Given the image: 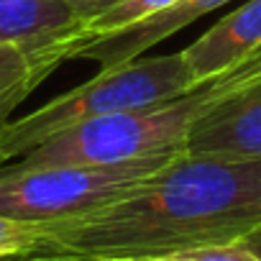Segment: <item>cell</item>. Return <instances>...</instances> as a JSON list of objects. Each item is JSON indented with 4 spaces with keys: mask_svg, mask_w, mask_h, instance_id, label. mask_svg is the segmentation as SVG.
<instances>
[{
    "mask_svg": "<svg viewBox=\"0 0 261 261\" xmlns=\"http://www.w3.org/2000/svg\"><path fill=\"white\" fill-rule=\"evenodd\" d=\"M261 228V159L225 162L179 151L128 197L46 225L26 261H154L246 241Z\"/></svg>",
    "mask_w": 261,
    "mask_h": 261,
    "instance_id": "obj_1",
    "label": "cell"
},
{
    "mask_svg": "<svg viewBox=\"0 0 261 261\" xmlns=\"http://www.w3.org/2000/svg\"><path fill=\"white\" fill-rule=\"evenodd\" d=\"M192 80L179 54L141 57L100 69L92 80L49 100L39 110L0 125V167L13 164L57 134L125 110L172 102L192 92Z\"/></svg>",
    "mask_w": 261,
    "mask_h": 261,
    "instance_id": "obj_2",
    "label": "cell"
},
{
    "mask_svg": "<svg viewBox=\"0 0 261 261\" xmlns=\"http://www.w3.org/2000/svg\"><path fill=\"white\" fill-rule=\"evenodd\" d=\"M218 100L213 85H202L172 102L125 110L74 125L31 149L13 162L18 169L74 167V164H120L156 154L179 151L190 125Z\"/></svg>",
    "mask_w": 261,
    "mask_h": 261,
    "instance_id": "obj_3",
    "label": "cell"
},
{
    "mask_svg": "<svg viewBox=\"0 0 261 261\" xmlns=\"http://www.w3.org/2000/svg\"><path fill=\"white\" fill-rule=\"evenodd\" d=\"M179 151L120 164H74L44 169H18L6 164L0 167V215L39 225L87 218L144 187Z\"/></svg>",
    "mask_w": 261,
    "mask_h": 261,
    "instance_id": "obj_4",
    "label": "cell"
},
{
    "mask_svg": "<svg viewBox=\"0 0 261 261\" xmlns=\"http://www.w3.org/2000/svg\"><path fill=\"white\" fill-rule=\"evenodd\" d=\"M182 151L225 162L261 159V77L215 100L190 125Z\"/></svg>",
    "mask_w": 261,
    "mask_h": 261,
    "instance_id": "obj_5",
    "label": "cell"
},
{
    "mask_svg": "<svg viewBox=\"0 0 261 261\" xmlns=\"http://www.w3.org/2000/svg\"><path fill=\"white\" fill-rule=\"evenodd\" d=\"M85 23L67 0H0V46H16L51 69Z\"/></svg>",
    "mask_w": 261,
    "mask_h": 261,
    "instance_id": "obj_6",
    "label": "cell"
},
{
    "mask_svg": "<svg viewBox=\"0 0 261 261\" xmlns=\"http://www.w3.org/2000/svg\"><path fill=\"white\" fill-rule=\"evenodd\" d=\"M225 3H230V0H179V3L172 6L169 11H164L154 18H146L136 26H128L123 31L72 41L64 49L62 62L87 59V62H97L100 69H108V67H118V64H125V62L141 59L151 46L162 44L172 34L187 29L190 23H195L197 18L218 11Z\"/></svg>",
    "mask_w": 261,
    "mask_h": 261,
    "instance_id": "obj_7",
    "label": "cell"
},
{
    "mask_svg": "<svg viewBox=\"0 0 261 261\" xmlns=\"http://www.w3.org/2000/svg\"><path fill=\"white\" fill-rule=\"evenodd\" d=\"M261 46V0H248L182 49L192 87H202Z\"/></svg>",
    "mask_w": 261,
    "mask_h": 261,
    "instance_id": "obj_8",
    "label": "cell"
},
{
    "mask_svg": "<svg viewBox=\"0 0 261 261\" xmlns=\"http://www.w3.org/2000/svg\"><path fill=\"white\" fill-rule=\"evenodd\" d=\"M54 69L16 46H0V125L8 123V115L51 74Z\"/></svg>",
    "mask_w": 261,
    "mask_h": 261,
    "instance_id": "obj_9",
    "label": "cell"
},
{
    "mask_svg": "<svg viewBox=\"0 0 261 261\" xmlns=\"http://www.w3.org/2000/svg\"><path fill=\"white\" fill-rule=\"evenodd\" d=\"M177 3L179 0H120V3L113 6L108 13H102L100 18L90 21L77 39H92V36H105V34L123 31L128 26H136V23H141L146 18H154V16L169 11Z\"/></svg>",
    "mask_w": 261,
    "mask_h": 261,
    "instance_id": "obj_10",
    "label": "cell"
},
{
    "mask_svg": "<svg viewBox=\"0 0 261 261\" xmlns=\"http://www.w3.org/2000/svg\"><path fill=\"white\" fill-rule=\"evenodd\" d=\"M46 236V225L0 215V258L29 256Z\"/></svg>",
    "mask_w": 261,
    "mask_h": 261,
    "instance_id": "obj_11",
    "label": "cell"
},
{
    "mask_svg": "<svg viewBox=\"0 0 261 261\" xmlns=\"http://www.w3.org/2000/svg\"><path fill=\"white\" fill-rule=\"evenodd\" d=\"M258 77H261V46L253 49L246 59H241L233 69H228L225 74H220V77L213 80L210 85H213V92H215L218 100H220V97L236 92L238 87H243V85H248V82H253V80H258Z\"/></svg>",
    "mask_w": 261,
    "mask_h": 261,
    "instance_id": "obj_12",
    "label": "cell"
},
{
    "mask_svg": "<svg viewBox=\"0 0 261 261\" xmlns=\"http://www.w3.org/2000/svg\"><path fill=\"white\" fill-rule=\"evenodd\" d=\"M154 261H261L253 251L246 248V243H228V246H207V248H192L182 253H172Z\"/></svg>",
    "mask_w": 261,
    "mask_h": 261,
    "instance_id": "obj_13",
    "label": "cell"
},
{
    "mask_svg": "<svg viewBox=\"0 0 261 261\" xmlns=\"http://www.w3.org/2000/svg\"><path fill=\"white\" fill-rule=\"evenodd\" d=\"M67 3L77 11V16L82 18V23L87 26L90 21L100 18L102 13H108L113 6H118L120 0H67ZM85 31V29H82Z\"/></svg>",
    "mask_w": 261,
    "mask_h": 261,
    "instance_id": "obj_14",
    "label": "cell"
},
{
    "mask_svg": "<svg viewBox=\"0 0 261 261\" xmlns=\"http://www.w3.org/2000/svg\"><path fill=\"white\" fill-rule=\"evenodd\" d=\"M241 243H246V248H248V251H253V253L261 258V228H258V230H253V233H251L246 241H241Z\"/></svg>",
    "mask_w": 261,
    "mask_h": 261,
    "instance_id": "obj_15",
    "label": "cell"
},
{
    "mask_svg": "<svg viewBox=\"0 0 261 261\" xmlns=\"http://www.w3.org/2000/svg\"><path fill=\"white\" fill-rule=\"evenodd\" d=\"M123 261H125V258H123Z\"/></svg>",
    "mask_w": 261,
    "mask_h": 261,
    "instance_id": "obj_16",
    "label": "cell"
}]
</instances>
